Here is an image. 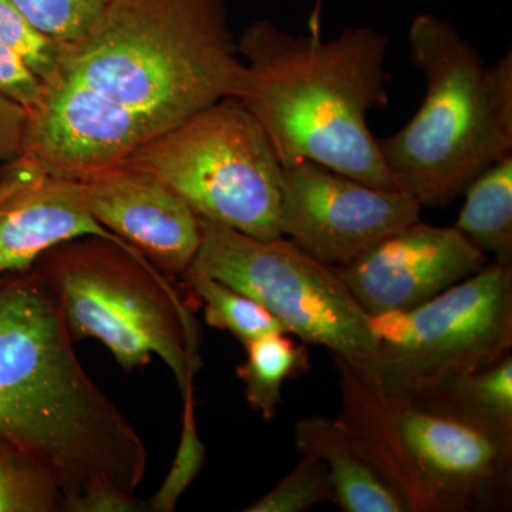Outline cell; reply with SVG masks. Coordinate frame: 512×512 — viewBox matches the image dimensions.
Wrapping results in <instances>:
<instances>
[{
  "mask_svg": "<svg viewBox=\"0 0 512 512\" xmlns=\"http://www.w3.org/2000/svg\"><path fill=\"white\" fill-rule=\"evenodd\" d=\"M0 512H69L53 474L36 458L0 437Z\"/></svg>",
  "mask_w": 512,
  "mask_h": 512,
  "instance_id": "44dd1931",
  "label": "cell"
},
{
  "mask_svg": "<svg viewBox=\"0 0 512 512\" xmlns=\"http://www.w3.org/2000/svg\"><path fill=\"white\" fill-rule=\"evenodd\" d=\"M82 237L121 241L87 210L80 181L46 174L20 156L0 178V284L30 271L49 249Z\"/></svg>",
  "mask_w": 512,
  "mask_h": 512,
  "instance_id": "5bb4252c",
  "label": "cell"
},
{
  "mask_svg": "<svg viewBox=\"0 0 512 512\" xmlns=\"http://www.w3.org/2000/svg\"><path fill=\"white\" fill-rule=\"evenodd\" d=\"M333 485L328 467L319 458L302 454L291 473L249 505L247 512H305L320 504L333 503Z\"/></svg>",
  "mask_w": 512,
  "mask_h": 512,
  "instance_id": "603a6c76",
  "label": "cell"
},
{
  "mask_svg": "<svg viewBox=\"0 0 512 512\" xmlns=\"http://www.w3.org/2000/svg\"><path fill=\"white\" fill-rule=\"evenodd\" d=\"M42 32L63 43L82 37L110 0H10Z\"/></svg>",
  "mask_w": 512,
  "mask_h": 512,
  "instance_id": "d4e9b609",
  "label": "cell"
},
{
  "mask_svg": "<svg viewBox=\"0 0 512 512\" xmlns=\"http://www.w3.org/2000/svg\"><path fill=\"white\" fill-rule=\"evenodd\" d=\"M191 271L220 279L261 303L289 335L345 360L379 392V355L370 316L340 278L288 238L261 239L201 220Z\"/></svg>",
  "mask_w": 512,
  "mask_h": 512,
  "instance_id": "52a82bcc",
  "label": "cell"
},
{
  "mask_svg": "<svg viewBox=\"0 0 512 512\" xmlns=\"http://www.w3.org/2000/svg\"><path fill=\"white\" fill-rule=\"evenodd\" d=\"M0 42L13 50L46 86L56 82L66 43L42 32L10 0H0Z\"/></svg>",
  "mask_w": 512,
  "mask_h": 512,
  "instance_id": "7402d4cb",
  "label": "cell"
},
{
  "mask_svg": "<svg viewBox=\"0 0 512 512\" xmlns=\"http://www.w3.org/2000/svg\"><path fill=\"white\" fill-rule=\"evenodd\" d=\"M237 42L245 64L238 100L264 128L282 165L309 160L396 190L367 124L370 111L389 104V35L362 26L322 40L262 19Z\"/></svg>",
  "mask_w": 512,
  "mask_h": 512,
  "instance_id": "7a4b0ae2",
  "label": "cell"
},
{
  "mask_svg": "<svg viewBox=\"0 0 512 512\" xmlns=\"http://www.w3.org/2000/svg\"><path fill=\"white\" fill-rule=\"evenodd\" d=\"M247 359L237 373L245 399L262 419H275L282 403V387L309 369L306 343L299 345L286 332L268 333L244 346Z\"/></svg>",
  "mask_w": 512,
  "mask_h": 512,
  "instance_id": "d6986e66",
  "label": "cell"
},
{
  "mask_svg": "<svg viewBox=\"0 0 512 512\" xmlns=\"http://www.w3.org/2000/svg\"><path fill=\"white\" fill-rule=\"evenodd\" d=\"M124 164L163 181L201 220L282 237V164L259 121L227 97L134 151Z\"/></svg>",
  "mask_w": 512,
  "mask_h": 512,
  "instance_id": "8992f818",
  "label": "cell"
},
{
  "mask_svg": "<svg viewBox=\"0 0 512 512\" xmlns=\"http://www.w3.org/2000/svg\"><path fill=\"white\" fill-rule=\"evenodd\" d=\"M55 293L74 342L97 339L124 372L153 356L170 367L181 392L200 370V329L173 279L158 272L126 242L70 239L32 266Z\"/></svg>",
  "mask_w": 512,
  "mask_h": 512,
  "instance_id": "5b68a950",
  "label": "cell"
},
{
  "mask_svg": "<svg viewBox=\"0 0 512 512\" xmlns=\"http://www.w3.org/2000/svg\"><path fill=\"white\" fill-rule=\"evenodd\" d=\"M151 140L146 127L92 90L59 77L29 114L22 156L46 174L83 181L123 164Z\"/></svg>",
  "mask_w": 512,
  "mask_h": 512,
  "instance_id": "7c38bea8",
  "label": "cell"
},
{
  "mask_svg": "<svg viewBox=\"0 0 512 512\" xmlns=\"http://www.w3.org/2000/svg\"><path fill=\"white\" fill-rule=\"evenodd\" d=\"M320 8H322V0H318V2H316L315 10H313L311 19H309V33H320Z\"/></svg>",
  "mask_w": 512,
  "mask_h": 512,
  "instance_id": "83f0119b",
  "label": "cell"
},
{
  "mask_svg": "<svg viewBox=\"0 0 512 512\" xmlns=\"http://www.w3.org/2000/svg\"><path fill=\"white\" fill-rule=\"evenodd\" d=\"M299 453L328 467L333 503L345 512H407L406 504L370 461L339 417L309 416L295 426Z\"/></svg>",
  "mask_w": 512,
  "mask_h": 512,
  "instance_id": "2e32d148",
  "label": "cell"
},
{
  "mask_svg": "<svg viewBox=\"0 0 512 512\" xmlns=\"http://www.w3.org/2000/svg\"><path fill=\"white\" fill-rule=\"evenodd\" d=\"M379 392L407 400L448 377L493 366L512 350V266L487 264L407 311L370 316Z\"/></svg>",
  "mask_w": 512,
  "mask_h": 512,
  "instance_id": "ba28073f",
  "label": "cell"
},
{
  "mask_svg": "<svg viewBox=\"0 0 512 512\" xmlns=\"http://www.w3.org/2000/svg\"><path fill=\"white\" fill-rule=\"evenodd\" d=\"M463 195L453 227L495 264L512 266V156L477 175Z\"/></svg>",
  "mask_w": 512,
  "mask_h": 512,
  "instance_id": "ac0fdd59",
  "label": "cell"
},
{
  "mask_svg": "<svg viewBox=\"0 0 512 512\" xmlns=\"http://www.w3.org/2000/svg\"><path fill=\"white\" fill-rule=\"evenodd\" d=\"M421 208L406 192L372 187L313 161L282 165V237L335 268L420 221Z\"/></svg>",
  "mask_w": 512,
  "mask_h": 512,
  "instance_id": "9c48e42d",
  "label": "cell"
},
{
  "mask_svg": "<svg viewBox=\"0 0 512 512\" xmlns=\"http://www.w3.org/2000/svg\"><path fill=\"white\" fill-rule=\"evenodd\" d=\"M94 220L167 278H181L201 242L200 218L153 174L120 164L80 181Z\"/></svg>",
  "mask_w": 512,
  "mask_h": 512,
  "instance_id": "4fadbf2b",
  "label": "cell"
},
{
  "mask_svg": "<svg viewBox=\"0 0 512 512\" xmlns=\"http://www.w3.org/2000/svg\"><path fill=\"white\" fill-rule=\"evenodd\" d=\"M29 111L0 96V178L23 153Z\"/></svg>",
  "mask_w": 512,
  "mask_h": 512,
  "instance_id": "4316f807",
  "label": "cell"
},
{
  "mask_svg": "<svg viewBox=\"0 0 512 512\" xmlns=\"http://www.w3.org/2000/svg\"><path fill=\"white\" fill-rule=\"evenodd\" d=\"M487 264L456 228L420 220L336 271L363 311L377 316L423 305Z\"/></svg>",
  "mask_w": 512,
  "mask_h": 512,
  "instance_id": "8fae6325",
  "label": "cell"
},
{
  "mask_svg": "<svg viewBox=\"0 0 512 512\" xmlns=\"http://www.w3.org/2000/svg\"><path fill=\"white\" fill-rule=\"evenodd\" d=\"M183 431H181L180 446L174 457L164 483L158 488L147 505V511L173 512L178 500L183 497L188 487L194 483L204 466L207 448L198 434L197 420H195L194 394L191 389L185 390Z\"/></svg>",
  "mask_w": 512,
  "mask_h": 512,
  "instance_id": "cb8c5ba5",
  "label": "cell"
},
{
  "mask_svg": "<svg viewBox=\"0 0 512 512\" xmlns=\"http://www.w3.org/2000/svg\"><path fill=\"white\" fill-rule=\"evenodd\" d=\"M181 279L185 288L190 289L204 306L208 325L231 333L242 346L268 333L285 332L281 323L261 303L220 279L191 269H187Z\"/></svg>",
  "mask_w": 512,
  "mask_h": 512,
  "instance_id": "ffe728a7",
  "label": "cell"
},
{
  "mask_svg": "<svg viewBox=\"0 0 512 512\" xmlns=\"http://www.w3.org/2000/svg\"><path fill=\"white\" fill-rule=\"evenodd\" d=\"M332 357L342 397L339 419L355 434L370 461L402 498L407 512H444L421 476L386 397L370 387L345 360Z\"/></svg>",
  "mask_w": 512,
  "mask_h": 512,
  "instance_id": "9a60e30c",
  "label": "cell"
},
{
  "mask_svg": "<svg viewBox=\"0 0 512 512\" xmlns=\"http://www.w3.org/2000/svg\"><path fill=\"white\" fill-rule=\"evenodd\" d=\"M387 402L421 476L444 512L511 510L512 440L406 400Z\"/></svg>",
  "mask_w": 512,
  "mask_h": 512,
  "instance_id": "30bf717a",
  "label": "cell"
},
{
  "mask_svg": "<svg viewBox=\"0 0 512 512\" xmlns=\"http://www.w3.org/2000/svg\"><path fill=\"white\" fill-rule=\"evenodd\" d=\"M59 77L127 111L153 140L217 101L239 99L245 64L228 0H110L66 43Z\"/></svg>",
  "mask_w": 512,
  "mask_h": 512,
  "instance_id": "3957f363",
  "label": "cell"
},
{
  "mask_svg": "<svg viewBox=\"0 0 512 512\" xmlns=\"http://www.w3.org/2000/svg\"><path fill=\"white\" fill-rule=\"evenodd\" d=\"M46 84L8 46L0 42V96L32 113L45 97Z\"/></svg>",
  "mask_w": 512,
  "mask_h": 512,
  "instance_id": "484cf974",
  "label": "cell"
},
{
  "mask_svg": "<svg viewBox=\"0 0 512 512\" xmlns=\"http://www.w3.org/2000/svg\"><path fill=\"white\" fill-rule=\"evenodd\" d=\"M55 293L30 269L0 284V437L56 478L69 512L146 511V444L94 383Z\"/></svg>",
  "mask_w": 512,
  "mask_h": 512,
  "instance_id": "6da1fadb",
  "label": "cell"
},
{
  "mask_svg": "<svg viewBox=\"0 0 512 512\" xmlns=\"http://www.w3.org/2000/svg\"><path fill=\"white\" fill-rule=\"evenodd\" d=\"M423 103L393 136L377 138L394 188L441 208L488 167L512 156V50L487 64L456 25L430 13L409 30Z\"/></svg>",
  "mask_w": 512,
  "mask_h": 512,
  "instance_id": "277c9868",
  "label": "cell"
},
{
  "mask_svg": "<svg viewBox=\"0 0 512 512\" xmlns=\"http://www.w3.org/2000/svg\"><path fill=\"white\" fill-rule=\"evenodd\" d=\"M406 402L512 440V355L477 372L448 377Z\"/></svg>",
  "mask_w": 512,
  "mask_h": 512,
  "instance_id": "e0dca14e",
  "label": "cell"
}]
</instances>
